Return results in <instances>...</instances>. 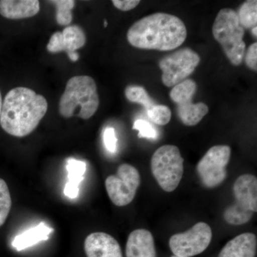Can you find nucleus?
<instances>
[{"label": "nucleus", "instance_id": "obj_1", "mask_svg": "<svg viewBox=\"0 0 257 257\" xmlns=\"http://www.w3.org/2000/svg\"><path fill=\"white\" fill-rule=\"evenodd\" d=\"M47 109L45 96L30 88H14L3 101L0 124L12 136L24 138L36 130Z\"/></svg>", "mask_w": 257, "mask_h": 257}, {"label": "nucleus", "instance_id": "obj_2", "mask_svg": "<svg viewBox=\"0 0 257 257\" xmlns=\"http://www.w3.org/2000/svg\"><path fill=\"white\" fill-rule=\"evenodd\" d=\"M187 28L182 20L167 13H155L138 20L128 29L127 40L142 50L170 51L186 40Z\"/></svg>", "mask_w": 257, "mask_h": 257}, {"label": "nucleus", "instance_id": "obj_3", "mask_svg": "<svg viewBox=\"0 0 257 257\" xmlns=\"http://www.w3.org/2000/svg\"><path fill=\"white\" fill-rule=\"evenodd\" d=\"M99 105L95 81L89 76H75L69 79L59 102V112L64 118L76 115L87 120L95 114Z\"/></svg>", "mask_w": 257, "mask_h": 257}, {"label": "nucleus", "instance_id": "obj_4", "mask_svg": "<svg viewBox=\"0 0 257 257\" xmlns=\"http://www.w3.org/2000/svg\"><path fill=\"white\" fill-rule=\"evenodd\" d=\"M212 34L231 64L239 66L242 63L246 50L244 29L234 10L224 8L219 12L213 24Z\"/></svg>", "mask_w": 257, "mask_h": 257}, {"label": "nucleus", "instance_id": "obj_5", "mask_svg": "<svg viewBox=\"0 0 257 257\" xmlns=\"http://www.w3.org/2000/svg\"><path fill=\"white\" fill-rule=\"evenodd\" d=\"M151 169L161 188L172 192L178 187L184 174V158L175 145H164L152 157Z\"/></svg>", "mask_w": 257, "mask_h": 257}, {"label": "nucleus", "instance_id": "obj_6", "mask_svg": "<svg viewBox=\"0 0 257 257\" xmlns=\"http://www.w3.org/2000/svg\"><path fill=\"white\" fill-rule=\"evenodd\" d=\"M200 57L190 48H182L162 58L159 67L166 87H175L186 80L200 62Z\"/></svg>", "mask_w": 257, "mask_h": 257}, {"label": "nucleus", "instance_id": "obj_7", "mask_svg": "<svg viewBox=\"0 0 257 257\" xmlns=\"http://www.w3.org/2000/svg\"><path fill=\"white\" fill-rule=\"evenodd\" d=\"M197 89L196 82L187 79L175 85L170 93L171 99L177 104L179 118L186 126H195L209 111L204 103L193 104L192 98Z\"/></svg>", "mask_w": 257, "mask_h": 257}, {"label": "nucleus", "instance_id": "obj_8", "mask_svg": "<svg viewBox=\"0 0 257 257\" xmlns=\"http://www.w3.org/2000/svg\"><path fill=\"white\" fill-rule=\"evenodd\" d=\"M140 172L133 166L123 164L118 167L116 175L106 179L105 187L108 196L113 204L124 207L133 202L140 186Z\"/></svg>", "mask_w": 257, "mask_h": 257}, {"label": "nucleus", "instance_id": "obj_9", "mask_svg": "<svg viewBox=\"0 0 257 257\" xmlns=\"http://www.w3.org/2000/svg\"><path fill=\"white\" fill-rule=\"evenodd\" d=\"M231 157V148L227 145H216L208 150L198 162L197 172L202 184L208 188H214L226 179V165Z\"/></svg>", "mask_w": 257, "mask_h": 257}, {"label": "nucleus", "instance_id": "obj_10", "mask_svg": "<svg viewBox=\"0 0 257 257\" xmlns=\"http://www.w3.org/2000/svg\"><path fill=\"white\" fill-rule=\"evenodd\" d=\"M211 238L210 226L204 222H198L188 231L171 236L169 245L175 256L191 257L205 251Z\"/></svg>", "mask_w": 257, "mask_h": 257}, {"label": "nucleus", "instance_id": "obj_11", "mask_svg": "<svg viewBox=\"0 0 257 257\" xmlns=\"http://www.w3.org/2000/svg\"><path fill=\"white\" fill-rule=\"evenodd\" d=\"M84 251L87 257H123L118 241L104 232L88 235L84 241Z\"/></svg>", "mask_w": 257, "mask_h": 257}, {"label": "nucleus", "instance_id": "obj_12", "mask_svg": "<svg viewBox=\"0 0 257 257\" xmlns=\"http://www.w3.org/2000/svg\"><path fill=\"white\" fill-rule=\"evenodd\" d=\"M126 257H157L153 236L146 229H136L128 235Z\"/></svg>", "mask_w": 257, "mask_h": 257}, {"label": "nucleus", "instance_id": "obj_13", "mask_svg": "<svg viewBox=\"0 0 257 257\" xmlns=\"http://www.w3.org/2000/svg\"><path fill=\"white\" fill-rule=\"evenodd\" d=\"M236 203L248 211H257V179L252 175H243L234 184Z\"/></svg>", "mask_w": 257, "mask_h": 257}, {"label": "nucleus", "instance_id": "obj_14", "mask_svg": "<svg viewBox=\"0 0 257 257\" xmlns=\"http://www.w3.org/2000/svg\"><path fill=\"white\" fill-rule=\"evenodd\" d=\"M40 10L38 0H2L0 15L10 20L30 18Z\"/></svg>", "mask_w": 257, "mask_h": 257}, {"label": "nucleus", "instance_id": "obj_15", "mask_svg": "<svg viewBox=\"0 0 257 257\" xmlns=\"http://www.w3.org/2000/svg\"><path fill=\"white\" fill-rule=\"evenodd\" d=\"M256 244V236L254 234L243 233L226 243L219 257H255Z\"/></svg>", "mask_w": 257, "mask_h": 257}, {"label": "nucleus", "instance_id": "obj_16", "mask_svg": "<svg viewBox=\"0 0 257 257\" xmlns=\"http://www.w3.org/2000/svg\"><path fill=\"white\" fill-rule=\"evenodd\" d=\"M53 231V229L45 223H40L36 226H34L15 236L13 241V246L18 251H22L37 244L40 241H46Z\"/></svg>", "mask_w": 257, "mask_h": 257}, {"label": "nucleus", "instance_id": "obj_17", "mask_svg": "<svg viewBox=\"0 0 257 257\" xmlns=\"http://www.w3.org/2000/svg\"><path fill=\"white\" fill-rule=\"evenodd\" d=\"M66 169L68 173V182L64 187V194L70 199H75L78 196L79 184L84 179L87 165L82 161L69 159L66 165Z\"/></svg>", "mask_w": 257, "mask_h": 257}, {"label": "nucleus", "instance_id": "obj_18", "mask_svg": "<svg viewBox=\"0 0 257 257\" xmlns=\"http://www.w3.org/2000/svg\"><path fill=\"white\" fill-rule=\"evenodd\" d=\"M62 33L64 52L67 55L76 52V50L82 48L86 43V35L80 27L77 25L67 26Z\"/></svg>", "mask_w": 257, "mask_h": 257}, {"label": "nucleus", "instance_id": "obj_19", "mask_svg": "<svg viewBox=\"0 0 257 257\" xmlns=\"http://www.w3.org/2000/svg\"><path fill=\"white\" fill-rule=\"evenodd\" d=\"M253 212L246 210L238 203L229 206L225 209L224 220L229 224L242 225L251 220Z\"/></svg>", "mask_w": 257, "mask_h": 257}, {"label": "nucleus", "instance_id": "obj_20", "mask_svg": "<svg viewBox=\"0 0 257 257\" xmlns=\"http://www.w3.org/2000/svg\"><path fill=\"white\" fill-rule=\"evenodd\" d=\"M239 23L243 29L253 28L257 23V2L248 0L240 7L237 13Z\"/></svg>", "mask_w": 257, "mask_h": 257}, {"label": "nucleus", "instance_id": "obj_21", "mask_svg": "<svg viewBox=\"0 0 257 257\" xmlns=\"http://www.w3.org/2000/svg\"><path fill=\"white\" fill-rule=\"evenodd\" d=\"M56 7V20L61 26H68L72 23V10L75 2L73 0H54L50 1Z\"/></svg>", "mask_w": 257, "mask_h": 257}, {"label": "nucleus", "instance_id": "obj_22", "mask_svg": "<svg viewBox=\"0 0 257 257\" xmlns=\"http://www.w3.org/2000/svg\"><path fill=\"white\" fill-rule=\"evenodd\" d=\"M125 96L128 101L141 104L147 109L155 104L145 88L140 86H128L125 89Z\"/></svg>", "mask_w": 257, "mask_h": 257}, {"label": "nucleus", "instance_id": "obj_23", "mask_svg": "<svg viewBox=\"0 0 257 257\" xmlns=\"http://www.w3.org/2000/svg\"><path fill=\"white\" fill-rule=\"evenodd\" d=\"M11 207L12 198L8 184L3 179H0V226L8 219Z\"/></svg>", "mask_w": 257, "mask_h": 257}, {"label": "nucleus", "instance_id": "obj_24", "mask_svg": "<svg viewBox=\"0 0 257 257\" xmlns=\"http://www.w3.org/2000/svg\"><path fill=\"white\" fill-rule=\"evenodd\" d=\"M148 116L152 122L160 126H164L170 122L172 112L170 108L162 104H155L147 109Z\"/></svg>", "mask_w": 257, "mask_h": 257}, {"label": "nucleus", "instance_id": "obj_25", "mask_svg": "<svg viewBox=\"0 0 257 257\" xmlns=\"http://www.w3.org/2000/svg\"><path fill=\"white\" fill-rule=\"evenodd\" d=\"M133 128L139 132L140 138L157 139V133L155 127L150 122L144 119H138L135 121Z\"/></svg>", "mask_w": 257, "mask_h": 257}, {"label": "nucleus", "instance_id": "obj_26", "mask_svg": "<svg viewBox=\"0 0 257 257\" xmlns=\"http://www.w3.org/2000/svg\"><path fill=\"white\" fill-rule=\"evenodd\" d=\"M47 51L51 53H58L64 51L63 37L60 32H56L51 37L50 41L47 46Z\"/></svg>", "mask_w": 257, "mask_h": 257}, {"label": "nucleus", "instance_id": "obj_27", "mask_svg": "<svg viewBox=\"0 0 257 257\" xmlns=\"http://www.w3.org/2000/svg\"><path fill=\"white\" fill-rule=\"evenodd\" d=\"M103 138H104V143L106 150L111 153H114L116 151V144H117V139H116L114 128L112 127L106 128L104 132Z\"/></svg>", "mask_w": 257, "mask_h": 257}, {"label": "nucleus", "instance_id": "obj_28", "mask_svg": "<svg viewBox=\"0 0 257 257\" xmlns=\"http://www.w3.org/2000/svg\"><path fill=\"white\" fill-rule=\"evenodd\" d=\"M245 62L246 66L252 70L257 71V43L251 44L246 51Z\"/></svg>", "mask_w": 257, "mask_h": 257}, {"label": "nucleus", "instance_id": "obj_29", "mask_svg": "<svg viewBox=\"0 0 257 257\" xmlns=\"http://www.w3.org/2000/svg\"><path fill=\"white\" fill-rule=\"evenodd\" d=\"M113 5L116 9L121 11H130L135 9L140 3L139 0H113Z\"/></svg>", "mask_w": 257, "mask_h": 257}, {"label": "nucleus", "instance_id": "obj_30", "mask_svg": "<svg viewBox=\"0 0 257 257\" xmlns=\"http://www.w3.org/2000/svg\"><path fill=\"white\" fill-rule=\"evenodd\" d=\"M68 55L69 60L72 61V62H77L78 60L79 55L77 52H72V53L69 54Z\"/></svg>", "mask_w": 257, "mask_h": 257}, {"label": "nucleus", "instance_id": "obj_31", "mask_svg": "<svg viewBox=\"0 0 257 257\" xmlns=\"http://www.w3.org/2000/svg\"><path fill=\"white\" fill-rule=\"evenodd\" d=\"M2 106H3V99H2V94L0 92V116H1Z\"/></svg>", "mask_w": 257, "mask_h": 257}, {"label": "nucleus", "instance_id": "obj_32", "mask_svg": "<svg viewBox=\"0 0 257 257\" xmlns=\"http://www.w3.org/2000/svg\"><path fill=\"white\" fill-rule=\"evenodd\" d=\"M256 29H257L256 27H255V28H252V33H253V36H254L255 37H257Z\"/></svg>", "mask_w": 257, "mask_h": 257}, {"label": "nucleus", "instance_id": "obj_33", "mask_svg": "<svg viewBox=\"0 0 257 257\" xmlns=\"http://www.w3.org/2000/svg\"><path fill=\"white\" fill-rule=\"evenodd\" d=\"M106 26H107V22L105 20V21H104V27L106 28Z\"/></svg>", "mask_w": 257, "mask_h": 257}, {"label": "nucleus", "instance_id": "obj_34", "mask_svg": "<svg viewBox=\"0 0 257 257\" xmlns=\"http://www.w3.org/2000/svg\"><path fill=\"white\" fill-rule=\"evenodd\" d=\"M172 257H179V256H175V255H173V256H172Z\"/></svg>", "mask_w": 257, "mask_h": 257}]
</instances>
